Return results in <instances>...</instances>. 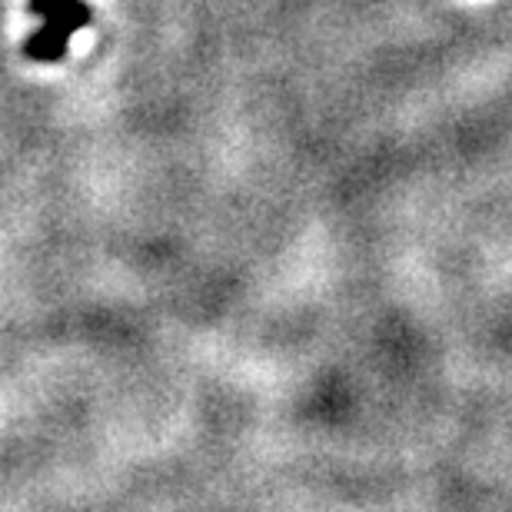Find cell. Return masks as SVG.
Here are the masks:
<instances>
[{"label":"cell","instance_id":"1","mask_svg":"<svg viewBox=\"0 0 512 512\" xmlns=\"http://www.w3.org/2000/svg\"><path fill=\"white\" fill-rule=\"evenodd\" d=\"M30 14L44 20V27L27 40V57L37 64H57L67 57V47L77 30L90 24V7L84 0H30Z\"/></svg>","mask_w":512,"mask_h":512}]
</instances>
